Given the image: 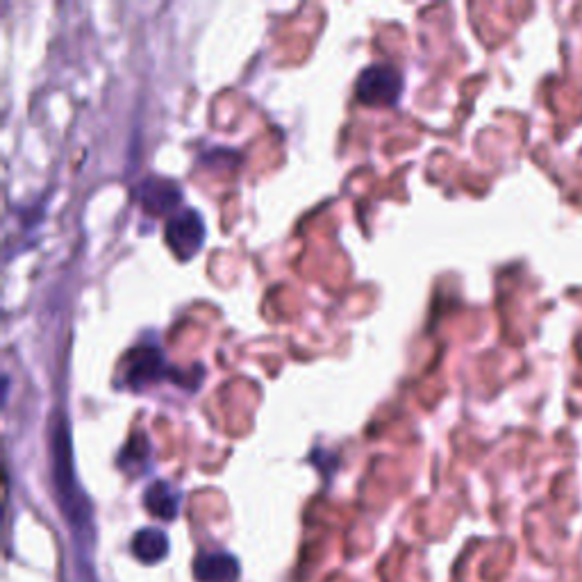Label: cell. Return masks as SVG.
<instances>
[{"label": "cell", "mask_w": 582, "mask_h": 582, "mask_svg": "<svg viewBox=\"0 0 582 582\" xmlns=\"http://www.w3.org/2000/svg\"><path fill=\"white\" fill-rule=\"evenodd\" d=\"M53 478H55L57 492H60V501H62L66 517L78 526V523L85 521L87 517V505L85 501H82V496L76 489V478H73V467H71V446H69V435H66L64 423L53 435Z\"/></svg>", "instance_id": "cell-1"}, {"label": "cell", "mask_w": 582, "mask_h": 582, "mask_svg": "<svg viewBox=\"0 0 582 582\" xmlns=\"http://www.w3.org/2000/svg\"><path fill=\"white\" fill-rule=\"evenodd\" d=\"M403 76L389 64H371L355 82L357 101L369 107H387L401 98Z\"/></svg>", "instance_id": "cell-2"}, {"label": "cell", "mask_w": 582, "mask_h": 582, "mask_svg": "<svg viewBox=\"0 0 582 582\" xmlns=\"http://www.w3.org/2000/svg\"><path fill=\"white\" fill-rule=\"evenodd\" d=\"M166 246L171 248L178 260H191L203 248L205 223L196 210H180L166 221L164 226Z\"/></svg>", "instance_id": "cell-3"}, {"label": "cell", "mask_w": 582, "mask_h": 582, "mask_svg": "<svg viewBox=\"0 0 582 582\" xmlns=\"http://www.w3.org/2000/svg\"><path fill=\"white\" fill-rule=\"evenodd\" d=\"M164 373V355L155 346H137L126 357V385L130 389H144L160 380Z\"/></svg>", "instance_id": "cell-4"}, {"label": "cell", "mask_w": 582, "mask_h": 582, "mask_svg": "<svg viewBox=\"0 0 582 582\" xmlns=\"http://www.w3.org/2000/svg\"><path fill=\"white\" fill-rule=\"evenodd\" d=\"M137 198L148 214H171L182 201V191L171 180L146 178L137 189Z\"/></svg>", "instance_id": "cell-5"}, {"label": "cell", "mask_w": 582, "mask_h": 582, "mask_svg": "<svg viewBox=\"0 0 582 582\" xmlns=\"http://www.w3.org/2000/svg\"><path fill=\"white\" fill-rule=\"evenodd\" d=\"M198 582H237L239 562L228 553H205L194 562Z\"/></svg>", "instance_id": "cell-6"}, {"label": "cell", "mask_w": 582, "mask_h": 582, "mask_svg": "<svg viewBox=\"0 0 582 582\" xmlns=\"http://www.w3.org/2000/svg\"><path fill=\"white\" fill-rule=\"evenodd\" d=\"M144 505L148 507V512H151L153 517L171 521V519L178 517L180 494L169 485V482L157 480V482H153L151 487L146 489Z\"/></svg>", "instance_id": "cell-7"}, {"label": "cell", "mask_w": 582, "mask_h": 582, "mask_svg": "<svg viewBox=\"0 0 582 582\" xmlns=\"http://www.w3.org/2000/svg\"><path fill=\"white\" fill-rule=\"evenodd\" d=\"M132 553L144 564L162 562L166 553H169V537L157 528L139 530L135 539H132Z\"/></svg>", "instance_id": "cell-8"}]
</instances>
